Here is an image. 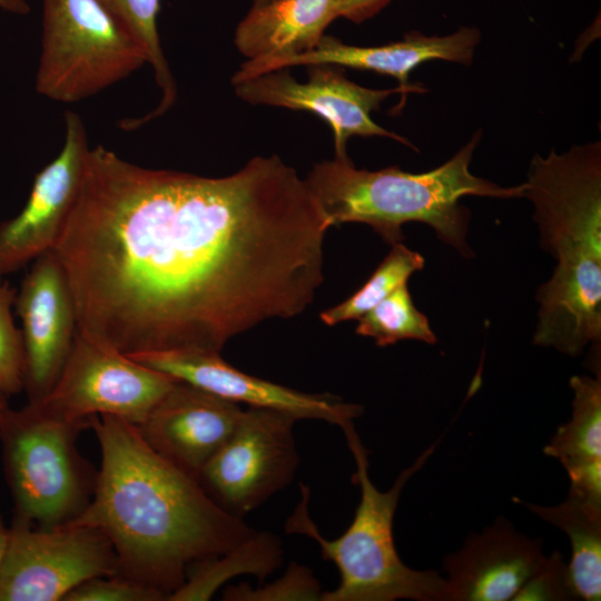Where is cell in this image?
<instances>
[{
	"label": "cell",
	"mask_w": 601,
	"mask_h": 601,
	"mask_svg": "<svg viewBox=\"0 0 601 601\" xmlns=\"http://www.w3.org/2000/svg\"><path fill=\"white\" fill-rule=\"evenodd\" d=\"M329 228L277 155L213 178L144 168L98 145L52 249L85 337L128 356L220 353L307 309Z\"/></svg>",
	"instance_id": "1"
},
{
	"label": "cell",
	"mask_w": 601,
	"mask_h": 601,
	"mask_svg": "<svg viewBox=\"0 0 601 601\" xmlns=\"http://www.w3.org/2000/svg\"><path fill=\"white\" fill-rule=\"evenodd\" d=\"M101 462L92 499L69 524L99 529L117 556V574L142 583L164 600L190 569L228 553L256 531L224 511L199 482L156 453L136 425L96 416Z\"/></svg>",
	"instance_id": "2"
},
{
	"label": "cell",
	"mask_w": 601,
	"mask_h": 601,
	"mask_svg": "<svg viewBox=\"0 0 601 601\" xmlns=\"http://www.w3.org/2000/svg\"><path fill=\"white\" fill-rule=\"evenodd\" d=\"M523 184L541 246L558 260L536 293L533 343L578 356L601 339V145L536 154Z\"/></svg>",
	"instance_id": "3"
},
{
	"label": "cell",
	"mask_w": 601,
	"mask_h": 601,
	"mask_svg": "<svg viewBox=\"0 0 601 601\" xmlns=\"http://www.w3.org/2000/svg\"><path fill=\"white\" fill-rule=\"evenodd\" d=\"M482 132L451 159L430 171L413 174L387 167L357 169L347 159L324 160L305 179L331 227L346 223L368 225L386 243H402V226L423 223L464 257L473 252L466 242L469 210L460 204L465 196L501 199L522 198L524 184L502 187L470 170Z\"/></svg>",
	"instance_id": "4"
},
{
	"label": "cell",
	"mask_w": 601,
	"mask_h": 601,
	"mask_svg": "<svg viewBox=\"0 0 601 601\" xmlns=\"http://www.w3.org/2000/svg\"><path fill=\"white\" fill-rule=\"evenodd\" d=\"M356 463L353 481L361 500L347 530L327 540L309 516V490L303 486L302 501L286 522V531L313 539L326 561L339 571L336 589L323 592L322 601H446V580L434 570H414L398 556L393 536V519L407 481L433 454L435 444L402 470L393 486L380 491L368 475L367 452L353 422L341 427Z\"/></svg>",
	"instance_id": "5"
},
{
	"label": "cell",
	"mask_w": 601,
	"mask_h": 601,
	"mask_svg": "<svg viewBox=\"0 0 601 601\" xmlns=\"http://www.w3.org/2000/svg\"><path fill=\"white\" fill-rule=\"evenodd\" d=\"M93 418L66 420L29 402L7 410L0 421V441L14 516L56 528L83 513L98 471L79 452L77 439Z\"/></svg>",
	"instance_id": "6"
},
{
	"label": "cell",
	"mask_w": 601,
	"mask_h": 601,
	"mask_svg": "<svg viewBox=\"0 0 601 601\" xmlns=\"http://www.w3.org/2000/svg\"><path fill=\"white\" fill-rule=\"evenodd\" d=\"M146 63L142 46L99 0H43L39 95L79 102Z\"/></svg>",
	"instance_id": "7"
},
{
	"label": "cell",
	"mask_w": 601,
	"mask_h": 601,
	"mask_svg": "<svg viewBox=\"0 0 601 601\" xmlns=\"http://www.w3.org/2000/svg\"><path fill=\"white\" fill-rule=\"evenodd\" d=\"M115 573V549L99 529L40 528L14 516L0 566V601H63L82 582Z\"/></svg>",
	"instance_id": "8"
},
{
	"label": "cell",
	"mask_w": 601,
	"mask_h": 601,
	"mask_svg": "<svg viewBox=\"0 0 601 601\" xmlns=\"http://www.w3.org/2000/svg\"><path fill=\"white\" fill-rule=\"evenodd\" d=\"M296 421L286 412L249 406L201 470L197 480L204 491L224 511L243 519L285 489L299 464Z\"/></svg>",
	"instance_id": "9"
},
{
	"label": "cell",
	"mask_w": 601,
	"mask_h": 601,
	"mask_svg": "<svg viewBox=\"0 0 601 601\" xmlns=\"http://www.w3.org/2000/svg\"><path fill=\"white\" fill-rule=\"evenodd\" d=\"M176 381L77 332L58 381L37 404L66 420L109 415L138 426Z\"/></svg>",
	"instance_id": "10"
},
{
	"label": "cell",
	"mask_w": 601,
	"mask_h": 601,
	"mask_svg": "<svg viewBox=\"0 0 601 601\" xmlns=\"http://www.w3.org/2000/svg\"><path fill=\"white\" fill-rule=\"evenodd\" d=\"M237 97L250 105L283 107L315 114L326 121L334 135L335 158L347 159V141L353 136H380L396 140L414 150L405 137L377 125L371 117L391 95L400 93L393 109L400 114L407 93L400 87L372 89L347 79L342 69L331 65L308 66V79L298 82L284 69L263 73L233 85Z\"/></svg>",
	"instance_id": "11"
},
{
	"label": "cell",
	"mask_w": 601,
	"mask_h": 601,
	"mask_svg": "<svg viewBox=\"0 0 601 601\" xmlns=\"http://www.w3.org/2000/svg\"><path fill=\"white\" fill-rule=\"evenodd\" d=\"M89 149L81 117L68 110L60 152L36 175L22 210L0 224V283L55 247L77 200Z\"/></svg>",
	"instance_id": "12"
},
{
	"label": "cell",
	"mask_w": 601,
	"mask_h": 601,
	"mask_svg": "<svg viewBox=\"0 0 601 601\" xmlns=\"http://www.w3.org/2000/svg\"><path fill=\"white\" fill-rule=\"evenodd\" d=\"M23 344V391L42 401L58 381L78 332L76 307L53 249L38 256L16 294Z\"/></svg>",
	"instance_id": "13"
},
{
	"label": "cell",
	"mask_w": 601,
	"mask_h": 601,
	"mask_svg": "<svg viewBox=\"0 0 601 601\" xmlns=\"http://www.w3.org/2000/svg\"><path fill=\"white\" fill-rule=\"evenodd\" d=\"M137 362L235 403L289 413L298 420H322L339 427L363 413L357 404L329 394H308L244 373L220 353L169 351L130 356Z\"/></svg>",
	"instance_id": "14"
},
{
	"label": "cell",
	"mask_w": 601,
	"mask_h": 601,
	"mask_svg": "<svg viewBox=\"0 0 601 601\" xmlns=\"http://www.w3.org/2000/svg\"><path fill=\"white\" fill-rule=\"evenodd\" d=\"M243 413L238 403L176 381L137 428L156 453L197 480Z\"/></svg>",
	"instance_id": "15"
},
{
	"label": "cell",
	"mask_w": 601,
	"mask_h": 601,
	"mask_svg": "<svg viewBox=\"0 0 601 601\" xmlns=\"http://www.w3.org/2000/svg\"><path fill=\"white\" fill-rule=\"evenodd\" d=\"M545 558L541 540L497 516L444 559L446 601H514Z\"/></svg>",
	"instance_id": "16"
},
{
	"label": "cell",
	"mask_w": 601,
	"mask_h": 601,
	"mask_svg": "<svg viewBox=\"0 0 601 601\" xmlns=\"http://www.w3.org/2000/svg\"><path fill=\"white\" fill-rule=\"evenodd\" d=\"M480 39L481 33L477 29L461 28L442 37L411 31L400 41L375 47H358L324 35L312 50L264 65L249 73L246 79L289 67L331 65L391 76L407 95L424 93L427 91L425 87L410 82V75L416 67L431 60L469 66Z\"/></svg>",
	"instance_id": "17"
},
{
	"label": "cell",
	"mask_w": 601,
	"mask_h": 601,
	"mask_svg": "<svg viewBox=\"0 0 601 601\" xmlns=\"http://www.w3.org/2000/svg\"><path fill=\"white\" fill-rule=\"evenodd\" d=\"M332 4L333 0H273L253 6L236 28L234 42L246 61L231 83L264 65L315 48L334 21Z\"/></svg>",
	"instance_id": "18"
},
{
	"label": "cell",
	"mask_w": 601,
	"mask_h": 601,
	"mask_svg": "<svg viewBox=\"0 0 601 601\" xmlns=\"http://www.w3.org/2000/svg\"><path fill=\"white\" fill-rule=\"evenodd\" d=\"M572 414L544 446L565 469L569 493L601 504V378L574 375Z\"/></svg>",
	"instance_id": "19"
},
{
	"label": "cell",
	"mask_w": 601,
	"mask_h": 601,
	"mask_svg": "<svg viewBox=\"0 0 601 601\" xmlns=\"http://www.w3.org/2000/svg\"><path fill=\"white\" fill-rule=\"evenodd\" d=\"M548 523L563 531L571 544L568 564L578 599H601V504L575 494L554 506L515 500Z\"/></svg>",
	"instance_id": "20"
},
{
	"label": "cell",
	"mask_w": 601,
	"mask_h": 601,
	"mask_svg": "<svg viewBox=\"0 0 601 601\" xmlns=\"http://www.w3.org/2000/svg\"><path fill=\"white\" fill-rule=\"evenodd\" d=\"M282 555L278 538L256 532L235 550L193 566L168 600H208L223 582L239 573L256 574L262 580L280 564Z\"/></svg>",
	"instance_id": "21"
},
{
	"label": "cell",
	"mask_w": 601,
	"mask_h": 601,
	"mask_svg": "<svg viewBox=\"0 0 601 601\" xmlns=\"http://www.w3.org/2000/svg\"><path fill=\"white\" fill-rule=\"evenodd\" d=\"M136 38L145 49L148 63L154 70L161 98L148 114L138 118L126 119L128 130L142 127L162 116L175 104L177 86L164 55L157 28L160 0H99Z\"/></svg>",
	"instance_id": "22"
},
{
	"label": "cell",
	"mask_w": 601,
	"mask_h": 601,
	"mask_svg": "<svg viewBox=\"0 0 601 601\" xmlns=\"http://www.w3.org/2000/svg\"><path fill=\"white\" fill-rule=\"evenodd\" d=\"M421 254L408 249L402 243L392 249L371 277L352 296L338 305L321 313V319L329 326L358 319L375 305L406 284L408 278L424 267Z\"/></svg>",
	"instance_id": "23"
},
{
	"label": "cell",
	"mask_w": 601,
	"mask_h": 601,
	"mask_svg": "<svg viewBox=\"0 0 601 601\" xmlns=\"http://www.w3.org/2000/svg\"><path fill=\"white\" fill-rule=\"evenodd\" d=\"M357 321L356 334L373 338L381 347L403 339L428 344L437 341L427 317L415 307L407 283L397 287Z\"/></svg>",
	"instance_id": "24"
},
{
	"label": "cell",
	"mask_w": 601,
	"mask_h": 601,
	"mask_svg": "<svg viewBox=\"0 0 601 601\" xmlns=\"http://www.w3.org/2000/svg\"><path fill=\"white\" fill-rule=\"evenodd\" d=\"M16 294L8 282L0 283V392L7 396L23 391L22 336L11 312Z\"/></svg>",
	"instance_id": "25"
},
{
	"label": "cell",
	"mask_w": 601,
	"mask_h": 601,
	"mask_svg": "<svg viewBox=\"0 0 601 601\" xmlns=\"http://www.w3.org/2000/svg\"><path fill=\"white\" fill-rule=\"evenodd\" d=\"M319 582L311 569L290 563L280 579L262 588L249 584L229 587L224 591V600L276 601V600H322Z\"/></svg>",
	"instance_id": "26"
},
{
	"label": "cell",
	"mask_w": 601,
	"mask_h": 601,
	"mask_svg": "<svg viewBox=\"0 0 601 601\" xmlns=\"http://www.w3.org/2000/svg\"><path fill=\"white\" fill-rule=\"evenodd\" d=\"M156 590L120 574L99 575L76 587L63 601H160Z\"/></svg>",
	"instance_id": "27"
},
{
	"label": "cell",
	"mask_w": 601,
	"mask_h": 601,
	"mask_svg": "<svg viewBox=\"0 0 601 601\" xmlns=\"http://www.w3.org/2000/svg\"><path fill=\"white\" fill-rule=\"evenodd\" d=\"M578 600L568 564L559 552L546 556L543 564L519 591L514 601Z\"/></svg>",
	"instance_id": "28"
},
{
	"label": "cell",
	"mask_w": 601,
	"mask_h": 601,
	"mask_svg": "<svg viewBox=\"0 0 601 601\" xmlns=\"http://www.w3.org/2000/svg\"><path fill=\"white\" fill-rule=\"evenodd\" d=\"M392 0H333L332 16L335 19L345 18L352 22H364L383 8Z\"/></svg>",
	"instance_id": "29"
},
{
	"label": "cell",
	"mask_w": 601,
	"mask_h": 601,
	"mask_svg": "<svg viewBox=\"0 0 601 601\" xmlns=\"http://www.w3.org/2000/svg\"><path fill=\"white\" fill-rule=\"evenodd\" d=\"M0 9L7 12L24 16L30 11L27 0H0Z\"/></svg>",
	"instance_id": "30"
},
{
	"label": "cell",
	"mask_w": 601,
	"mask_h": 601,
	"mask_svg": "<svg viewBox=\"0 0 601 601\" xmlns=\"http://www.w3.org/2000/svg\"><path fill=\"white\" fill-rule=\"evenodd\" d=\"M9 538V528L6 526L2 516L0 514V566L6 553L7 544Z\"/></svg>",
	"instance_id": "31"
},
{
	"label": "cell",
	"mask_w": 601,
	"mask_h": 601,
	"mask_svg": "<svg viewBox=\"0 0 601 601\" xmlns=\"http://www.w3.org/2000/svg\"><path fill=\"white\" fill-rule=\"evenodd\" d=\"M7 397H8L7 395L0 392V421L2 420L7 410L9 408Z\"/></svg>",
	"instance_id": "32"
},
{
	"label": "cell",
	"mask_w": 601,
	"mask_h": 601,
	"mask_svg": "<svg viewBox=\"0 0 601 601\" xmlns=\"http://www.w3.org/2000/svg\"><path fill=\"white\" fill-rule=\"evenodd\" d=\"M273 0H253V6L266 4Z\"/></svg>",
	"instance_id": "33"
}]
</instances>
